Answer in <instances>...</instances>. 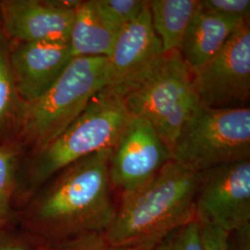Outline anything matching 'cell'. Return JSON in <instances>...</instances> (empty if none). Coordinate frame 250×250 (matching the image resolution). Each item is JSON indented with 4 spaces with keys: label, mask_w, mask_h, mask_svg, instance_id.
Masks as SVG:
<instances>
[{
    "label": "cell",
    "mask_w": 250,
    "mask_h": 250,
    "mask_svg": "<svg viewBox=\"0 0 250 250\" xmlns=\"http://www.w3.org/2000/svg\"><path fill=\"white\" fill-rule=\"evenodd\" d=\"M164 54L152 25L148 1L143 10L118 34L107 57V86L123 89L149 69Z\"/></svg>",
    "instance_id": "7c38bea8"
},
{
    "label": "cell",
    "mask_w": 250,
    "mask_h": 250,
    "mask_svg": "<svg viewBox=\"0 0 250 250\" xmlns=\"http://www.w3.org/2000/svg\"><path fill=\"white\" fill-rule=\"evenodd\" d=\"M9 58L19 93L30 103L60 78L73 56L69 44L10 41Z\"/></svg>",
    "instance_id": "8fae6325"
},
{
    "label": "cell",
    "mask_w": 250,
    "mask_h": 250,
    "mask_svg": "<svg viewBox=\"0 0 250 250\" xmlns=\"http://www.w3.org/2000/svg\"><path fill=\"white\" fill-rule=\"evenodd\" d=\"M171 161L169 148L151 125L141 118H131L110 149L108 172L111 186L123 194L150 181Z\"/></svg>",
    "instance_id": "9c48e42d"
},
{
    "label": "cell",
    "mask_w": 250,
    "mask_h": 250,
    "mask_svg": "<svg viewBox=\"0 0 250 250\" xmlns=\"http://www.w3.org/2000/svg\"><path fill=\"white\" fill-rule=\"evenodd\" d=\"M9 44V39L0 32V141H17L26 106L11 72Z\"/></svg>",
    "instance_id": "2e32d148"
},
{
    "label": "cell",
    "mask_w": 250,
    "mask_h": 250,
    "mask_svg": "<svg viewBox=\"0 0 250 250\" xmlns=\"http://www.w3.org/2000/svg\"><path fill=\"white\" fill-rule=\"evenodd\" d=\"M151 250H204L201 226L197 219L170 232Z\"/></svg>",
    "instance_id": "ac0fdd59"
},
{
    "label": "cell",
    "mask_w": 250,
    "mask_h": 250,
    "mask_svg": "<svg viewBox=\"0 0 250 250\" xmlns=\"http://www.w3.org/2000/svg\"><path fill=\"white\" fill-rule=\"evenodd\" d=\"M74 14L48 0L0 1L1 32L12 42L69 44Z\"/></svg>",
    "instance_id": "30bf717a"
},
{
    "label": "cell",
    "mask_w": 250,
    "mask_h": 250,
    "mask_svg": "<svg viewBox=\"0 0 250 250\" xmlns=\"http://www.w3.org/2000/svg\"><path fill=\"white\" fill-rule=\"evenodd\" d=\"M24 150L18 141H0V237L15 219V196Z\"/></svg>",
    "instance_id": "e0dca14e"
},
{
    "label": "cell",
    "mask_w": 250,
    "mask_h": 250,
    "mask_svg": "<svg viewBox=\"0 0 250 250\" xmlns=\"http://www.w3.org/2000/svg\"><path fill=\"white\" fill-rule=\"evenodd\" d=\"M106 18L121 31L138 17L147 1L145 0H97Z\"/></svg>",
    "instance_id": "d6986e66"
},
{
    "label": "cell",
    "mask_w": 250,
    "mask_h": 250,
    "mask_svg": "<svg viewBox=\"0 0 250 250\" xmlns=\"http://www.w3.org/2000/svg\"><path fill=\"white\" fill-rule=\"evenodd\" d=\"M195 210L199 224L228 234L250 226V160L202 171Z\"/></svg>",
    "instance_id": "52a82bcc"
},
{
    "label": "cell",
    "mask_w": 250,
    "mask_h": 250,
    "mask_svg": "<svg viewBox=\"0 0 250 250\" xmlns=\"http://www.w3.org/2000/svg\"><path fill=\"white\" fill-rule=\"evenodd\" d=\"M204 250H228V233L209 225L200 224Z\"/></svg>",
    "instance_id": "7402d4cb"
},
{
    "label": "cell",
    "mask_w": 250,
    "mask_h": 250,
    "mask_svg": "<svg viewBox=\"0 0 250 250\" xmlns=\"http://www.w3.org/2000/svg\"><path fill=\"white\" fill-rule=\"evenodd\" d=\"M132 118L123 97L106 86L62 134L20 166L15 201L25 204L36 191L68 165L111 149Z\"/></svg>",
    "instance_id": "3957f363"
},
{
    "label": "cell",
    "mask_w": 250,
    "mask_h": 250,
    "mask_svg": "<svg viewBox=\"0 0 250 250\" xmlns=\"http://www.w3.org/2000/svg\"><path fill=\"white\" fill-rule=\"evenodd\" d=\"M118 92L129 113L151 125L170 154L184 125L200 106L193 72L179 51L163 54Z\"/></svg>",
    "instance_id": "277c9868"
},
{
    "label": "cell",
    "mask_w": 250,
    "mask_h": 250,
    "mask_svg": "<svg viewBox=\"0 0 250 250\" xmlns=\"http://www.w3.org/2000/svg\"><path fill=\"white\" fill-rule=\"evenodd\" d=\"M0 32H1V24H0Z\"/></svg>",
    "instance_id": "d4e9b609"
},
{
    "label": "cell",
    "mask_w": 250,
    "mask_h": 250,
    "mask_svg": "<svg viewBox=\"0 0 250 250\" xmlns=\"http://www.w3.org/2000/svg\"><path fill=\"white\" fill-rule=\"evenodd\" d=\"M201 172L170 161L142 187L122 195L104 236L109 244L151 250L170 232L196 219L195 199Z\"/></svg>",
    "instance_id": "7a4b0ae2"
},
{
    "label": "cell",
    "mask_w": 250,
    "mask_h": 250,
    "mask_svg": "<svg viewBox=\"0 0 250 250\" xmlns=\"http://www.w3.org/2000/svg\"><path fill=\"white\" fill-rule=\"evenodd\" d=\"M245 160H250L249 107L199 106L171 150V161L197 172Z\"/></svg>",
    "instance_id": "8992f818"
},
{
    "label": "cell",
    "mask_w": 250,
    "mask_h": 250,
    "mask_svg": "<svg viewBox=\"0 0 250 250\" xmlns=\"http://www.w3.org/2000/svg\"><path fill=\"white\" fill-rule=\"evenodd\" d=\"M203 9L227 18L250 21V0H200Z\"/></svg>",
    "instance_id": "44dd1931"
},
{
    "label": "cell",
    "mask_w": 250,
    "mask_h": 250,
    "mask_svg": "<svg viewBox=\"0 0 250 250\" xmlns=\"http://www.w3.org/2000/svg\"><path fill=\"white\" fill-rule=\"evenodd\" d=\"M246 21H249L218 15L203 9L200 5L179 50L188 68L194 72L210 61Z\"/></svg>",
    "instance_id": "4fadbf2b"
},
{
    "label": "cell",
    "mask_w": 250,
    "mask_h": 250,
    "mask_svg": "<svg viewBox=\"0 0 250 250\" xmlns=\"http://www.w3.org/2000/svg\"><path fill=\"white\" fill-rule=\"evenodd\" d=\"M228 250H250V226L228 234Z\"/></svg>",
    "instance_id": "cb8c5ba5"
},
{
    "label": "cell",
    "mask_w": 250,
    "mask_h": 250,
    "mask_svg": "<svg viewBox=\"0 0 250 250\" xmlns=\"http://www.w3.org/2000/svg\"><path fill=\"white\" fill-rule=\"evenodd\" d=\"M38 250H133L112 246L103 233H93L59 244L39 246Z\"/></svg>",
    "instance_id": "ffe728a7"
},
{
    "label": "cell",
    "mask_w": 250,
    "mask_h": 250,
    "mask_svg": "<svg viewBox=\"0 0 250 250\" xmlns=\"http://www.w3.org/2000/svg\"><path fill=\"white\" fill-rule=\"evenodd\" d=\"M38 245L28 236L0 237V250H38Z\"/></svg>",
    "instance_id": "603a6c76"
},
{
    "label": "cell",
    "mask_w": 250,
    "mask_h": 250,
    "mask_svg": "<svg viewBox=\"0 0 250 250\" xmlns=\"http://www.w3.org/2000/svg\"><path fill=\"white\" fill-rule=\"evenodd\" d=\"M119 32L99 9L97 0L83 1L75 11L69 40L73 58H107Z\"/></svg>",
    "instance_id": "5bb4252c"
},
{
    "label": "cell",
    "mask_w": 250,
    "mask_h": 250,
    "mask_svg": "<svg viewBox=\"0 0 250 250\" xmlns=\"http://www.w3.org/2000/svg\"><path fill=\"white\" fill-rule=\"evenodd\" d=\"M107 83V58H73L40 98L26 103L17 137L24 152L33 154L51 143Z\"/></svg>",
    "instance_id": "5b68a950"
},
{
    "label": "cell",
    "mask_w": 250,
    "mask_h": 250,
    "mask_svg": "<svg viewBox=\"0 0 250 250\" xmlns=\"http://www.w3.org/2000/svg\"><path fill=\"white\" fill-rule=\"evenodd\" d=\"M192 72L200 106L247 107L250 97V21L219 53Z\"/></svg>",
    "instance_id": "ba28073f"
},
{
    "label": "cell",
    "mask_w": 250,
    "mask_h": 250,
    "mask_svg": "<svg viewBox=\"0 0 250 250\" xmlns=\"http://www.w3.org/2000/svg\"><path fill=\"white\" fill-rule=\"evenodd\" d=\"M110 149L68 165L39 188L19 216L24 234L38 246L105 233L116 207L108 172Z\"/></svg>",
    "instance_id": "6da1fadb"
},
{
    "label": "cell",
    "mask_w": 250,
    "mask_h": 250,
    "mask_svg": "<svg viewBox=\"0 0 250 250\" xmlns=\"http://www.w3.org/2000/svg\"><path fill=\"white\" fill-rule=\"evenodd\" d=\"M152 25L164 53L179 51L188 26L200 7V0L148 1Z\"/></svg>",
    "instance_id": "9a60e30c"
}]
</instances>
